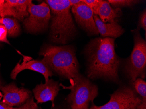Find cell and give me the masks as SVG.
Listing matches in <instances>:
<instances>
[{"mask_svg":"<svg viewBox=\"0 0 146 109\" xmlns=\"http://www.w3.org/2000/svg\"><path fill=\"white\" fill-rule=\"evenodd\" d=\"M5 1L7 5L14 8L23 18L28 16L27 9L29 4L32 1L31 0H7Z\"/></svg>","mask_w":146,"mask_h":109,"instance_id":"15","label":"cell"},{"mask_svg":"<svg viewBox=\"0 0 146 109\" xmlns=\"http://www.w3.org/2000/svg\"><path fill=\"white\" fill-rule=\"evenodd\" d=\"M1 81H0V88H1Z\"/></svg>","mask_w":146,"mask_h":109,"instance_id":"27","label":"cell"},{"mask_svg":"<svg viewBox=\"0 0 146 109\" xmlns=\"http://www.w3.org/2000/svg\"><path fill=\"white\" fill-rule=\"evenodd\" d=\"M51 109H57V108H54V107H52Z\"/></svg>","mask_w":146,"mask_h":109,"instance_id":"26","label":"cell"},{"mask_svg":"<svg viewBox=\"0 0 146 109\" xmlns=\"http://www.w3.org/2000/svg\"><path fill=\"white\" fill-rule=\"evenodd\" d=\"M83 2L86 4L88 6L92 9L94 14L97 15L98 12L99 7L102 1L100 0H84L82 1Z\"/></svg>","mask_w":146,"mask_h":109,"instance_id":"19","label":"cell"},{"mask_svg":"<svg viewBox=\"0 0 146 109\" xmlns=\"http://www.w3.org/2000/svg\"><path fill=\"white\" fill-rule=\"evenodd\" d=\"M13 107L4 104L2 102H0V109H12Z\"/></svg>","mask_w":146,"mask_h":109,"instance_id":"24","label":"cell"},{"mask_svg":"<svg viewBox=\"0 0 146 109\" xmlns=\"http://www.w3.org/2000/svg\"><path fill=\"white\" fill-rule=\"evenodd\" d=\"M7 31L5 27L0 24V41L5 42L7 44H9V42L7 39Z\"/></svg>","mask_w":146,"mask_h":109,"instance_id":"22","label":"cell"},{"mask_svg":"<svg viewBox=\"0 0 146 109\" xmlns=\"http://www.w3.org/2000/svg\"><path fill=\"white\" fill-rule=\"evenodd\" d=\"M140 1L134 0H109V2L111 5L115 8L129 7L132 8L134 6L141 2Z\"/></svg>","mask_w":146,"mask_h":109,"instance_id":"18","label":"cell"},{"mask_svg":"<svg viewBox=\"0 0 146 109\" xmlns=\"http://www.w3.org/2000/svg\"><path fill=\"white\" fill-rule=\"evenodd\" d=\"M138 28H142L146 30V9L142 12L139 20L138 25Z\"/></svg>","mask_w":146,"mask_h":109,"instance_id":"21","label":"cell"},{"mask_svg":"<svg viewBox=\"0 0 146 109\" xmlns=\"http://www.w3.org/2000/svg\"><path fill=\"white\" fill-rule=\"evenodd\" d=\"M70 3V5L71 7L75 5H78L79 4L80 2H81L82 1L81 0H69Z\"/></svg>","mask_w":146,"mask_h":109,"instance_id":"25","label":"cell"},{"mask_svg":"<svg viewBox=\"0 0 146 109\" xmlns=\"http://www.w3.org/2000/svg\"><path fill=\"white\" fill-rule=\"evenodd\" d=\"M89 109V108H87V109Z\"/></svg>","mask_w":146,"mask_h":109,"instance_id":"28","label":"cell"},{"mask_svg":"<svg viewBox=\"0 0 146 109\" xmlns=\"http://www.w3.org/2000/svg\"><path fill=\"white\" fill-rule=\"evenodd\" d=\"M140 30L137 27L131 31L134 47L125 66L126 74L132 83L138 77L143 79L146 76V42L142 37Z\"/></svg>","mask_w":146,"mask_h":109,"instance_id":"5","label":"cell"},{"mask_svg":"<svg viewBox=\"0 0 146 109\" xmlns=\"http://www.w3.org/2000/svg\"><path fill=\"white\" fill-rule=\"evenodd\" d=\"M134 90L143 99H146V83L143 79L138 78L132 83Z\"/></svg>","mask_w":146,"mask_h":109,"instance_id":"17","label":"cell"},{"mask_svg":"<svg viewBox=\"0 0 146 109\" xmlns=\"http://www.w3.org/2000/svg\"><path fill=\"white\" fill-rule=\"evenodd\" d=\"M51 11L50 36L52 41L67 44L74 37L76 27L70 12L69 0H47Z\"/></svg>","mask_w":146,"mask_h":109,"instance_id":"2","label":"cell"},{"mask_svg":"<svg viewBox=\"0 0 146 109\" xmlns=\"http://www.w3.org/2000/svg\"><path fill=\"white\" fill-rule=\"evenodd\" d=\"M12 109H38V108L36 103L34 102L33 97L31 96L24 104L17 108L13 107Z\"/></svg>","mask_w":146,"mask_h":109,"instance_id":"20","label":"cell"},{"mask_svg":"<svg viewBox=\"0 0 146 109\" xmlns=\"http://www.w3.org/2000/svg\"><path fill=\"white\" fill-rule=\"evenodd\" d=\"M6 16H13L22 21L24 18L14 8L7 5L5 1L0 0V16L2 18Z\"/></svg>","mask_w":146,"mask_h":109,"instance_id":"16","label":"cell"},{"mask_svg":"<svg viewBox=\"0 0 146 109\" xmlns=\"http://www.w3.org/2000/svg\"><path fill=\"white\" fill-rule=\"evenodd\" d=\"M87 76L91 79L103 78L118 83L120 60L115 49V39L96 38L85 47Z\"/></svg>","mask_w":146,"mask_h":109,"instance_id":"1","label":"cell"},{"mask_svg":"<svg viewBox=\"0 0 146 109\" xmlns=\"http://www.w3.org/2000/svg\"><path fill=\"white\" fill-rule=\"evenodd\" d=\"M29 59V57H24L23 63H20L19 62L17 64L11 73V78L15 80L19 73L23 70L29 69L43 75L46 83L48 82L50 79L49 77L53 76V73L50 69L42 61L34 60Z\"/></svg>","mask_w":146,"mask_h":109,"instance_id":"10","label":"cell"},{"mask_svg":"<svg viewBox=\"0 0 146 109\" xmlns=\"http://www.w3.org/2000/svg\"><path fill=\"white\" fill-rule=\"evenodd\" d=\"M141 100L133 88L123 86L111 95L108 103L101 106L93 105L89 109H136Z\"/></svg>","mask_w":146,"mask_h":109,"instance_id":"6","label":"cell"},{"mask_svg":"<svg viewBox=\"0 0 146 109\" xmlns=\"http://www.w3.org/2000/svg\"><path fill=\"white\" fill-rule=\"evenodd\" d=\"M76 22L89 36L99 34L94 19V13L82 1L71 7Z\"/></svg>","mask_w":146,"mask_h":109,"instance_id":"8","label":"cell"},{"mask_svg":"<svg viewBox=\"0 0 146 109\" xmlns=\"http://www.w3.org/2000/svg\"><path fill=\"white\" fill-rule=\"evenodd\" d=\"M60 85L58 82L54 79H49L48 82L38 85L33 90L35 99L38 104L51 101L52 106H54V101L60 91Z\"/></svg>","mask_w":146,"mask_h":109,"instance_id":"11","label":"cell"},{"mask_svg":"<svg viewBox=\"0 0 146 109\" xmlns=\"http://www.w3.org/2000/svg\"><path fill=\"white\" fill-rule=\"evenodd\" d=\"M97 15L103 22L112 23L115 22L116 18L122 15V11L120 8H112L108 1H102Z\"/></svg>","mask_w":146,"mask_h":109,"instance_id":"13","label":"cell"},{"mask_svg":"<svg viewBox=\"0 0 146 109\" xmlns=\"http://www.w3.org/2000/svg\"><path fill=\"white\" fill-rule=\"evenodd\" d=\"M70 81L69 87L60 85L64 89L70 91L67 100L71 109L88 108L90 102H93L98 95L97 86L80 73Z\"/></svg>","mask_w":146,"mask_h":109,"instance_id":"4","label":"cell"},{"mask_svg":"<svg viewBox=\"0 0 146 109\" xmlns=\"http://www.w3.org/2000/svg\"><path fill=\"white\" fill-rule=\"evenodd\" d=\"M0 90L3 93L2 103L11 107L22 105L31 97L29 90L18 87L15 83L1 86Z\"/></svg>","mask_w":146,"mask_h":109,"instance_id":"9","label":"cell"},{"mask_svg":"<svg viewBox=\"0 0 146 109\" xmlns=\"http://www.w3.org/2000/svg\"><path fill=\"white\" fill-rule=\"evenodd\" d=\"M40 55L43 56L42 61L63 78L70 80L79 74L75 50L71 46L48 45L43 48Z\"/></svg>","mask_w":146,"mask_h":109,"instance_id":"3","label":"cell"},{"mask_svg":"<svg viewBox=\"0 0 146 109\" xmlns=\"http://www.w3.org/2000/svg\"><path fill=\"white\" fill-rule=\"evenodd\" d=\"M136 109H146V99H142L141 101L137 106Z\"/></svg>","mask_w":146,"mask_h":109,"instance_id":"23","label":"cell"},{"mask_svg":"<svg viewBox=\"0 0 146 109\" xmlns=\"http://www.w3.org/2000/svg\"><path fill=\"white\" fill-rule=\"evenodd\" d=\"M94 19L98 33L102 38L115 39L122 36L124 32L123 28L116 21L112 23H104L98 15L95 14H94Z\"/></svg>","mask_w":146,"mask_h":109,"instance_id":"12","label":"cell"},{"mask_svg":"<svg viewBox=\"0 0 146 109\" xmlns=\"http://www.w3.org/2000/svg\"><path fill=\"white\" fill-rule=\"evenodd\" d=\"M28 17L25 19L24 25L26 31L36 33L46 30L51 18L50 7L46 2L35 5L31 1L27 8Z\"/></svg>","mask_w":146,"mask_h":109,"instance_id":"7","label":"cell"},{"mask_svg":"<svg viewBox=\"0 0 146 109\" xmlns=\"http://www.w3.org/2000/svg\"><path fill=\"white\" fill-rule=\"evenodd\" d=\"M0 24L5 27L7 35L10 37H15L20 33V26L16 19L12 18H0Z\"/></svg>","mask_w":146,"mask_h":109,"instance_id":"14","label":"cell"}]
</instances>
